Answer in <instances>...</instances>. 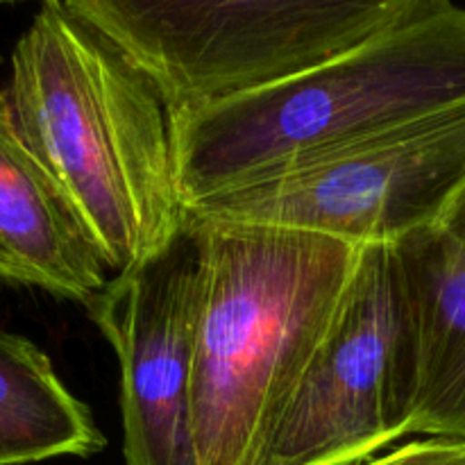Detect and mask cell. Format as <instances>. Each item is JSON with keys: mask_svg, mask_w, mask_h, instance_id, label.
Instances as JSON below:
<instances>
[{"mask_svg": "<svg viewBox=\"0 0 465 465\" xmlns=\"http://www.w3.org/2000/svg\"><path fill=\"white\" fill-rule=\"evenodd\" d=\"M393 250L418 345L409 436L465 440V252L439 227L416 232Z\"/></svg>", "mask_w": 465, "mask_h": 465, "instance_id": "obj_9", "label": "cell"}, {"mask_svg": "<svg viewBox=\"0 0 465 465\" xmlns=\"http://www.w3.org/2000/svg\"><path fill=\"white\" fill-rule=\"evenodd\" d=\"M0 3H21V0H0Z\"/></svg>", "mask_w": 465, "mask_h": 465, "instance_id": "obj_13", "label": "cell"}, {"mask_svg": "<svg viewBox=\"0 0 465 465\" xmlns=\"http://www.w3.org/2000/svg\"><path fill=\"white\" fill-rule=\"evenodd\" d=\"M465 104V7L439 0L272 84L173 114L184 207Z\"/></svg>", "mask_w": 465, "mask_h": 465, "instance_id": "obj_2", "label": "cell"}, {"mask_svg": "<svg viewBox=\"0 0 465 465\" xmlns=\"http://www.w3.org/2000/svg\"><path fill=\"white\" fill-rule=\"evenodd\" d=\"M418 393L411 304L393 245L359 250L343 300L268 422L252 465H359L409 436Z\"/></svg>", "mask_w": 465, "mask_h": 465, "instance_id": "obj_5", "label": "cell"}, {"mask_svg": "<svg viewBox=\"0 0 465 465\" xmlns=\"http://www.w3.org/2000/svg\"><path fill=\"white\" fill-rule=\"evenodd\" d=\"M107 266L23 141L0 86V282L86 304Z\"/></svg>", "mask_w": 465, "mask_h": 465, "instance_id": "obj_8", "label": "cell"}, {"mask_svg": "<svg viewBox=\"0 0 465 465\" xmlns=\"http://www.w3.org/2000/svg\"><path fill=\"white\" fill-rule=\"evenodd\" d=\"M436 227L465 252V184L454 195V200L445 209L443 218H440V223Z\"/></svg>", "mask_w": 465, "mask_h": 465, "instance_id": "obj_12", "label": "cell"}, {"mask_svg": "<svg viewBox=\"0 0 465 465\" xmlns=\"http://www.w3.org/2000/svg\"><path fill=\"white\" fill-rule=\"evenodd\" d=\"M463 184L465 104L186 209L312 232L357 248L395 245L439 225Z\"/></svg>", "mask_w": 465, "mask_h": 465, "instance_id": "obj_6", "label": "cell"}, {"mask_svg": "<svg viewBox=\"0 0 465 465\" xmlns=\"http://www.w3.org/2000/svg\"><path fill=\"white\" fill-rule=\"evenodd\" d=\"M186 212L200 245L195 465H252L268 422L334 321L361 248Z\"/></svg>", "mask_w": 465, "mask_h": 465, "instance_id": "obj_3", "label": "cell"}, {"mask_svg": "<svg viewBox=\"0 0 465 465\" xmlns=\"http://www.w3.org/2000/svg\"><path fill=\"white\" fill-rule=\"evenodd\" d=\"M359 465H465V440L422 439Z\"/></svg>", "mask_w": 465, "mask_h": 465, "instance_id": "obj_11", "label": "cell"}, {"mask_svg": "<svg viewBox=\"0 0 465 465\" xmlns=\"http://www.w3.org/2000/svg\"><path fill=\"white\" fill-rule=\"evenodd\" d=\"M125 50L173 114L309 71L439 0H59Z\"/></svg>", "mask_w": 465, "mask_h": 465, "instance_id": "obj_4", "label": "cell"}, {"mask_svg": "<svg viewBox=\"0 0 465 465\" xmlns=\"http://www.w3.org/2000/svg\"><path fill=\"white\" fill-rule=\"evenodd\" d=\"M107 445L91 409L30 339L0 330V465L94 457Z\"/></svg>", "mask_w": 465, "mask_h": 465, "instance_id": "obj_10", "label": "cell"}, {"mask_svg": "<svg viewBox=\"0 0 465 465\" xmlns=\"http://www.w3.org/2000/svg\"><path fill=\"white\" fill-rule=\"evenodd\" d=\"M200 245L193 216L84 304L121 371L125 465H195L191 372Z\"/></svg>", "mask_w": 465, "mask_h": 465, "instance_id": "obj_7", "label": "cell"}, {"mask_svg": "<svg viewBox=\"0 0 465 465\" xmlns=\"http://www.w3.org/2000/svg\"><path fill=\"white\" fill-rule=\"evenodd\" d=\"M14 123L114 275L153 257L184 221L173 112L112 39L44 0L12 53Z\"/></svg>", "mask_w": 465, "mask_h": 465, "instance_id": "obj_1", "label": "cell"}]
</instances>
